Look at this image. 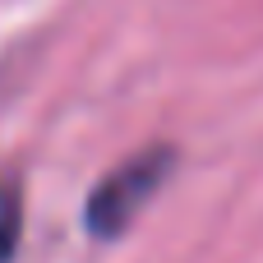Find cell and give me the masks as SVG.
Masks as SVG:
<instances>
[{
	"label": "cell",
	"mask_w": 263,
	"mask_h": 263,
	"mask_svg": "<svg viewBox=\"0 0 263 263\" xmlns=\"http://www.w3.org/2000/svg\"><path fill=\"white\" fill-rule=\"evenodd\" d=\"M171 171H176V148L171 143H153V148L125 157L116 171H106L83 203L88 236L92 240H120L129 231V222L148 208V199L166 185Z\"/></svg>",
	"instance_id": "6da1fadb"
},
{
	"label": "cell",
	"mask_w": 263,
	"mask_h": 263,
	"mask_svg": "<svg viewBox=\"0 0 263 263\" xmlns=\"http://www.w3.org/2000/svg\"><path fill=\"white\" fill-rule=\"evenodd\" d=\"M14 240H18V203L14 194H5L0 199V263L14 254Z\"/></svg>",
	"instance_id": "7a4b0ae2"
}]
</instances>
